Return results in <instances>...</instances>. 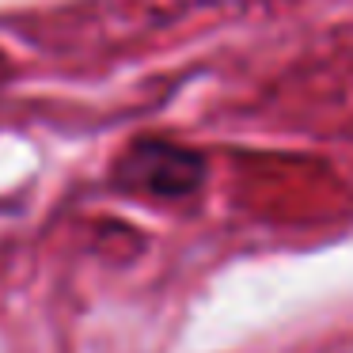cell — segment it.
Returning <instances> with one entry per match:
<instances>
[{
    "label": "cell",
    "mask_w": 353,
    "mask_h": 353,
    "mask_svg": "<svg viewBox=\"0 0 353 353\" xmlns=\"http://www.w3.org/2000/svg\"><path fill=\"white\" fill-rule=\"evenodd\" d=\"M205 156L175 141H133L118 160V186L152 198H186L205 183Z\"/></svg>",
    "instance_id": "1"
}]
</instances>
